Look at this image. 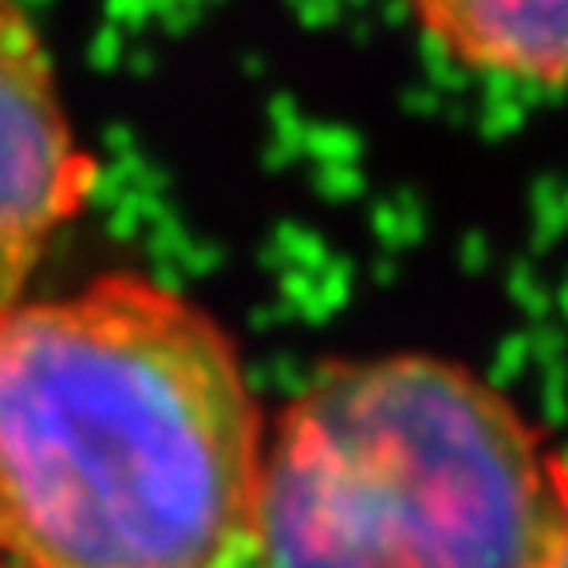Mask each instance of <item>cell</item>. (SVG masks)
<instances>
[{"label":"cell","mask_w":568,"mask_h":568,"mask_svg":"<svg viewBox=\"0 0 568 568\" xmlns=\"http://www.w3.org/2000/svg\"><path fill=\"white\" fill-rule=\"evenodd\" d=\"M265 430L225 328L111 273L0 312V565L225 568Z\"/></svg>","instance_id":"cell-1"},{"label":"cell","mask_w":568,"mask_h":568,"mask_svg":"<svg viewBox=\"0 0 568 568\" xmlns=\"http://www.w3.org/2000/svg\"><path fill=\"white\" fill-rule=\"evenodd\" d=\"M560 466L506 395L435 355L312 375L265 443L261 568H549Z\"/></svg>","instance_id":"cell-2"},{"label":"cell","mask_w":568,"mask_h":568,"mask_svg":"<svg viewBox=\"0 0 568 568\" xmlns=\"http://www.w3.org/2000/svg\"><path fill=\"white\" fill-rule=\"evenodd\" d=\"M91 186L95 162L63 111L44 36L17 0H0V312L24 296Z\"/></svg>","instance_id":"cell-3"},{"label":"cell","mask_w":568,"mask_h":568,"mask_svg":"<svg viewBox=\"0 0 568 568\" xmlns=\"http://www.w3.org/2000/svg\"><path fill=\"white\" fill-rule=\"evenodd\" d=\"M450 60L525 83H568V0H403Z\"/></svg>","instance_id":"cell-4"},{"label":"cell","mask_w":568,"mask_h":568,"mask_svg":"<svg viewBox=\"0 0 568 568\" xmlns=\"http://www.w3.org/2000/svg\"><path fill=\"white\" fill-rule=\"evenodd\" d=\"M560 501H565V517H560V537L549 557V568H568V466H560Z\"/></svg>","instance_id":"cell-5"},{"label":"cell","mask_w":568,"mask_h":568,"mask_svg":"<svg viewBox=\"0 0 568 568\" xmlns=\"http://www.w3.org/2000/svg\"><path fill=\"white\" fill-rule=\"evenodd\" d=\"M0 568H9V565H0Z\"/></svg>","instance_id":"cell-6"}]
</instances>
